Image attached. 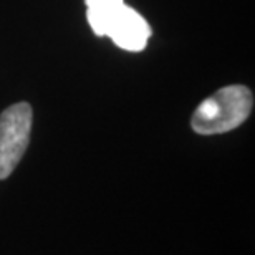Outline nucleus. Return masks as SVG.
I'll return each mask as SVG.
<instances>
[{
  "label": "nucleus",
  "mask_w": 255,
  "mask_h": 255,
  "mask_svg": "<svg viewBox=\"0 0 255 255\" xmlns=\"http://www.w3.org/2000/svg\"><path fill=\"white\" fill-rule=\"evenodd\" d=\"M85 3L88 23L98 37H105L110 22L125 5L123 0H85Z\"/></svg>",
  "instance_id": "obj_4"
},
{
  "label": "nucleus",
  "mask_w": 255,
  "mask_h": 255,
  "mask_svg": "<svg viewBox=\"0 0 255 255\" xmlns=\"http://www.w3.org/2000/svg\"><path fill=\"white\" fill-rule=\"evenodd\" d=\"M105 37L128 52H142L151 37V27L142 15L125 3L110 22Z\"/></svg>",
  "instance_id": "obj_3"
},
{
  "label": "nucleus",
  "mask_w": 255,
  "mask_h": 255,
  "mask_svg": "<svg viewBox=\"0 0 255 255\" xmlns=\"http://www.w3.org/2000/svg\"><path fill=\"white\" fill-rule=\"evenodd\" d=\"M33 110L28 103H15L0 115V179L17 167L30 142Z\"/></svg>",
  "instance_id": "obj_2"
},
{
  "label": "nucleus",
  "mask_w": 255,
  "mask_h": 255,
  "mask_svg": "<svg viewBox=\"0 0 255 255\" xmlns=\"http://www.w3.org/2000/svg\"><path fill=\"white\" fill-rule=\"evenodd\" d=\"M254 95L244 85H231L217 90L197 106L191 126L197 134H224L241 126L252 113Z\"/></svg>",
  "instance_id": "obj_1"
}]
</instances>
